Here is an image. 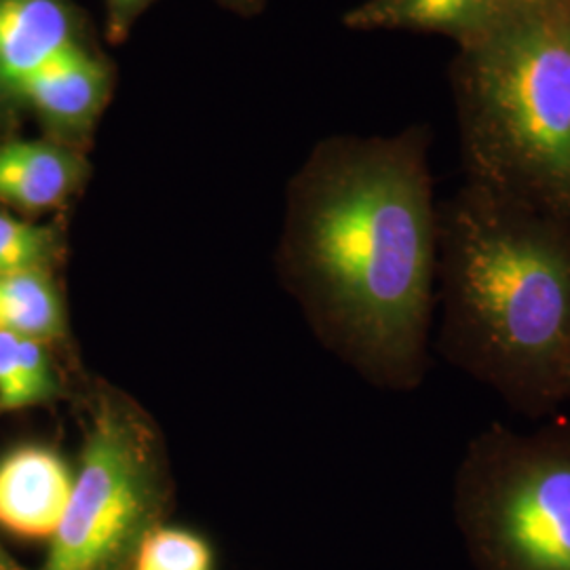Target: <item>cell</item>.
I'll return each mask as SVG.
<instances>
[{"label":"cell","instance_id":"9a60e30c","mask_svg":"<svg viewBox=\"0 0 570 570\" xmlns=\"http://www.w3.org/2000/svg\"><path fill=\"white\" fill-rule=\"evenodd\" d=\"M106 2V20H108V37L112 41H122L134 21L142 16L144 9L153 0H104Z\"/></svg>","mask_w":570,"mask_h":570},{"label":"cell","instance_id":"ac0fdd59","mask_svg":"<svg viewBox=\"0 0 570 570\" xmlns=\"http://www.w3.org/2000/svg\"><path fill=\"white\" fill-rule=\"evenodd\" d=\"M564 2V16H567V30H569L570 39V0H562Z\"/></svg>","mask_w":570,"mask_h":570},{"label":"cell","instance_id":"8992f818","mask_svg":"<svg viewBox=\"0 0 570 570\" xmlns=\"http://www.w3.org/2000/svg\"><path fill=\"white\" fill-rule=\"evenodd\" d=\"M110 91L108 61L82 42L30 77L13 98L37 115L49 140L81 150L102 117Z\"/></svg>","mask_w":570,"mask_h":570},{"label":"cell","instance_id":"d6986e66","mask_svg":"<svg viewBox=\"0 0 570 570\" xmlns=\"http://www.w3.org/2000/svg\"><path fill=\"white\" fill-rule=\"evenodd\" d=\"M569 402H570V367H569Z\"/></svg>","mask_w":570,"mask_h":570},{"label":"cell","instance_id":"6da1fadb","mask_svg":"<svg viewBox=\"0 0 570 570\" xmlns=\"http://www.w3.org/2000/svg\"><path fill=\"white\" fill-rule=\"evenodd\" d=\"M431 134L330 138L298 174L285 261L320 336L367 381L421 387L438 284Z\"/></svg>","mask_w":570,"mask_h":570},{"label":"cell","instance_id":"ba28073f","mask_svg":"<svg viewBox=\"0 0 570 570\" xmlns=\"http://www.w3.org/2000/svg\"><path fill=\"white\" fill-rule=\"evenodd\" d=\"M82 42L81 20L68 0H0V89L16 96L30 77Z\"/></svg>","mask_w":570,"mask_h":570},{"label":"cell","instance_id":"7c38bea8","mask_svg":"<svg viewBox=\"0 0 570 570\" xmlns=\"http://www.w3.org/2000/svg\"><path fill=\"white\" fill-rule=\"evenodd\" d=\"M129 570H214V551L193 530L159 524L144 539Z\"/></svg>","mask_w":570,"mask_h":570},{"label":"cell","instance_id":"2e32d148","mask_svg":"<svg viewBox=\"0 0 570 570\" xmlns=\"http://www.w3.org/2000/svg\"><path fill=\"white\" fill-rule=\"evenodd\" d=\"M220 2H225L226 7H230L239 13H254L263 7L265 0H220Z\"/></svg>","mask_w":570,"mask_h":570},{"label":"cell","instance_id":"52a82bcc","mask_svg":"<svg viewBox=\"0 0 570 570\" xmlns=\"http://www.w3.org/2000/svg\"><path fill=\"white\" fill-rule=\"evenodd\" d=\"M75 487L58 452L39 444L0 459V529L26 541H51Z\"/></svg>","mask_w":570,"mask_h":570},{"label":"cell","instance_id":"9c48e42d","mask_svg":"<svg viewBox=\"0 0 570 570\" xmlns=\"http://www.w3.org/2000/svg\"><path fill=\"white\" fill-rule=\"evenodd\" d=\"M89 174L81 150L56 140L0 144V204L39 214L66 204Z\"/></svg>","mask_w":570,"mask_h":570},{"label":"cell","instance_id":"5bb4252c","mask_svg":"<svg viewBox=\"0 0 570 570\" xmlns=\"http://www.w3.org/2000/svg\"><path fill=\"white\" fill-rule=\"evenodd\" d=\"M21 407H30L23 383L21 336L0 327V412Z\"/></svg>","mask_w":570,"mask_h":570},{"label":"cell","instance_id":"8fae6325","mask_svg":"<svg viewBox=\"0 0 570 570\" xmlns=\"http://www.w3.org/2000/svg\"><path fill=\"white\" fill-rule=\"evenodd\" d=\"M0 327L42 345L63 334V308L47 268L0 277Z\"/></svg>","mask_w":570,"mask_h":570},{"label":"cell","instance_id":"3957f363","mask_svg":"<svg viewBox=\"0 0 570 570\" xmlns=\"http://www.w3.org/2000/svg\"><path fill=\"white\" fill-rule=\"evenodd\" d=\"M450 89L465 183L570 220V39L562 0H518L459 47Z\"/></svg>","mask_w":570,"mask_h":570},{"label":"cell","instance_id":"e0dca14e","mask_svg":"<svg viewBox=\"0 0 570 570\" xmlns=\"http://www.w3.org/2000/svg\"><path fill=\"white\" fill-rule=\"evenodd\" d=\"M0 570H28L21 567L20 562L0 546Z\"/></svg>","mask_w":570,"mask_h":570},{"label":"cell","instance_id":"7a4b0ae2","mask_svg":"<svg viewBox=\"0 0 570 570\" xmlns=\"http://www.w3.org/2000/svg\"><path fill=\"white\" fill-rule=\"evenodd\" d=\"M438 351L527 419L569 402L570 220L465 183L438 204Z\"/></svg>","mask_w":570,"mask_h":570},{"label":"cell","instance_id":"277c9868","mask_svg":"<svg viewBox=\"0 0 570 570\" xmlns=\"http://www.w3.org/2000/svg\"><path fill=\"white\" fill-rule=\"evenodd\" d=\"M452 515L473 570H570V419L475 433L454 471Z\"/></svg>","mask_w":570,"mask_h":570},{"label":"cell","instance_id":"30bf717a","mask_svg":"<svg viewBox=\"0 0 570 570\" xmlns=\"http://www.w3.org/2000/svg\"><path fill=\"white\" fill-rule=\"evenodd\" d=\"M518 0H366L345 16L360 32L402 30L440 35L456 47L478 39L501 20Z\"/></svg>","mask_w":570,"mask_h":570},{"label":"cell","instance_id":"5b68a950","mask_svg":"<svg viewBox=\"0 0 570 570\" xmlns=\"http://www.w3.org/2000/svg\"><path fill=\"white\" fill-rule=\"evenodd\" d=\"M167 489L157 440L142 414L102 397L81 465L41 570H129L144 539L164 524Z\"/></svg>","mask_w":570,"mask_h":570},{"label":"cell","instance_id":"4fadbf2b","mask_svg":"<svg viewBox=\"0 0 570 570\" xmlns=\"http://www.w3.org/2000/svg\"><path fill=\"white\" fill-rule=\"evenodd\" d=\"M56 249L58 237L51 228L0 212V277L47 268Z\"/></svg>","mask_w":570,"mask_h":570}]
</instances>
